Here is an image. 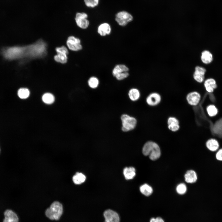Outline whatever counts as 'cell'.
I'll return each mask as SVG.
<instances>
[{"label":"cell","mask_w":222,"mask_h":222,"mask_svg":"<svg viewBox=\"0 0 222 222\" xmlns=\"http://www.w3.org/2000/svg\"><path fill=\"white\" fill-rule=\"evenodd\" d=\"M29 49L28 46L10 48L5 51V56L10 59L21 58L24 56L29 58Z\"/></svg>","instance_id":"cell-1"},{"label":"cell","mask_w":222,"mask_h":222,"mask_svg":"<svg viewBox=\"0 0 222 222\" xmlns=\"http://www.w3.org/2000/svg\"><path fill=\"white\" fill-rule=\"evenodd\" d=\"M142 153L145 156H149L152 160L158 159L161 154L160 150L158 144L154 142L149 141L146 142L142 148Z\"/></svg>","instance_id":"cell-2"},{"label":"cell","mask_w":222,"mask_h":222,"mask_svg":"<svg viewBox=\"0 0 222 222\" xmlns=\"http://www.w3.org/2000/svg\"><path fill=\"white\" fill-rule=\"evenodd\" d=\"M63 212V205L60 202L55 201L52 203L49 208L45 212L46 216L50 219L58 220Z\"/></svg>","instance_id":"cell-3"},{"label":"cell","mask_w":222,"mask_h":222,"mask_svg":"<svg viewBox=\"0 0 222 222\" xmlns=\"http://www.w3.org/2000/svg\"><path fill=\"white\" fill-rule=\"evenodd\" d=\"M122 122L121 130L125 132L134 130L137 124V120L134 117L127 114H123L121 117Z\"/></svg>","instance_id":"cell-4"},{"label":"cell","mask_w":222,"mask_h":222,"mask_svg":"<svg viewBox=\"0 0 222 222\" xmlns=\"http://www.w3.org/2000/svg\"><path fill=\"white\" fill-rule=\"evenodd\" d=\"M133 19V16L127 11L122 10L117 12L115 15V20L118 24L122 27L126 26Z\"/></svg>","instance_id":"cell-5"},{"label":"cell","mask_w":222,"mask_h":222,"mask_svg":"<svg viewBox=\"0 0 222 222\" xmlns=\"http://www.w3.org/2000/svg\"><path fill=\"white\" fill-rule=\"evenodd\" d=\"M186 99L189 105L195 107L198 106L202 100V96L198 91H193L187 94Z\"/></svg>","instance_id":"cell-6"},{"label":"cell","mask_w":222,"mask_h":222,"mask_svg":"<svg viewBox=\"0 0 222 222\" xmlns=\"http://www.w3.org/2000/svg\"><path fill=\"white\" fill-rule=\"evenodd\" d=\"M88 18V15L85 13H77L76 15L75 20L78 26L82 29L87 28L89 25V22L87 19Z\"/></svg>","instance_id":"cell-7"},{"label":"cell","mask_w":222,"mask_h":222,"mask_svg":"<svg viewBox=\"0 0 222 222\" xmlns=\"http://www.w3.org/2000/svg\"><path fill=\"white\" fill-rule=\"evenodd\" d=\"M56 50L57 54L54 57L55 60L62 64L66 63L68 59L67 55L68 53L67 48L64 46H62L57 47Z\"/></svg>","instance_id":"cell-8"},{"label":"cell","mask_w":222,"mask_h":222,"mask_svg":"<svg viewBox=\"0 0 222 222\" xmlns=\"http://www.w3.org/2000/svg\"><path fill=\"white\" fill-rule=\"evenodd\" d=\"M146 102L149 106L152 107L158 105L162 101V97L158 93L153 92L150 93L146 98Z\"/></svg>","instance_id":"cell-9"},{"label":"cell","mask_w":222,"mask_h":222,"mask_svg":"<svg viewBox=\"0 0 222 222\" xmlns=\"http://www.w3.org/2000/svg\"><path fill=\"white\" fill-rule=\"evenodd\" d=\"M206 70L204 67L196 66L193 75V78L197 82L199 83H203L205 80V75Z\"/></svg>","instance_id":"cell-10"},{"label":"cell","mask_w":222,"mask_h":222,"mask_svg":"<svg viewBox=\"0 0 222 222\" xmlns=\"http://www.w3.org/2000/svg\"><path fill=\"white\" fill-rule=\"evenodd\" d=\"M80 39L74 36L68 37L67 41V45L71 50L77 51L82 49V47Z\"/></svg>","instance_id":"cell-11"},{"label":"cell","mask_w":222,"mask_h":222,"mask_svg":"<svg viewBox=\"0 0 222 222\" xmlns=\"http://www.w3.org/2000/svg\"><path fill=\"white\" fill-rule=\"evenodd\" d=\"M203 83L205 91L208 93H213L217 87L216 80L212 77H209L205 79Z\"/></svg>","instance_id":"cell-12"},{"label":"cell","mask_w":222,"mask_h":222,"mask_svg":"<svg viewBox=\"0 0 222 222\" xmlns=\"http://www.w3.org/2000/svg\"><path fill=\"white\" fill-rule=\"evenodd\" d=\"M168 129L172 132H176L180 128V122L178 119L174 116H170L167 120Z\"/></svg>","instance_id":"cell-13"},{"label":"cell","mask_w":222,"mask_h":222,"mask_svg":"<svg viewBox=\"0 0 222 222\" xmlns=\"http://www.w3.org/2000/svg\"><path fill=\"white\" fill-rule=\"evenodd\" d=\"M105 218V222H120V218L118 214L110 209L105 211L104 213Z\"/></svg>","instance_id":"cell-14"},{"label":"cell","mask_w":222,"mask_h":222,"mask_svg":"<svg viewBox=\"0 0 222 222\" xmlns=\"http://www.w3.org/2000/svg\"><path fill=\"white\" fill-rule=\"evenodd\" d=\"M98 33L102 36L109 35L111 31V26L108 23H104L100 24L97 28Z\"/></svg>","instance_id":"cell-15"},{"label":"cell","mask_w":222,"mask_h":222,"mask_svg":"<svg viewBox=\"0 0 222 222\" xmlns=\"http://www.w3.org/2000/svg\"><path fill=\"white\" fill-rule=\"evenodd\" d=\"M205 145L208 150L212 152L217 150L220 147L219 141L216 139L212 138L207 140L206 142Z\"/></svg>","instance_id":"cell-16"},{"label":"cell","mask_w":222,"mask_h":222,"mask_svg":"<svg viewBox=\"0 0 222 222\" xmlns=\"http://www.w3.org/2000/svg\"><path fill=\"white\" fill-rule=\"evenodd\" d=\"M200 59L201 61L204 64H208L212 62L213 57L212 54L210 51L204 50L201 53Z\"/></svg>","instance_id":"cell-17"},{"label":"cell","mask_w":222,"mask_h":222,"mask_svg":"<svg viewBox=\"0 0 222 222\" xmlns=\"http://www.w3.org/2000/svg\"><path fill=\"white\" fill-rule=\"evenodd\" d=\"M5 218L8 222H19V219L17 214L13 211L7 209L4 212Z\"/></svg>","instance_id":"cell-18"},{"label":"cell","mask_w":222,"mask_h":222,"mask_svg":"<svg viewBox=\"0 0 222 222\" xmlns=\"http://www.w3.org/2000/svg\"><path fill=\"white\" fill-rule=\"evenodd\" d=\"M185 181L187 183H193L197 180V177L196 172L193 170L188 171L185 175Z\"/></svg>","instance_id":"cell-19"},{"label":"cell","mask_w":222,"mask_h":222,"mask_svg":"<svg viewBox=\"0 0 222 222\" xmlns=\"http://www.w3.org/2000/svg\"><path fill=\"white\" fill-rule=\"evenodd\" d=\"M129 68L125 65L118 64L116 65L113 68L112 74L113 76L125 72H128Z\"/></svg>","instance_id":"cell-20"},{"label":"cell","mask_w":222,"mask_h":222,"mask_svg":"<svg viewBox=\"0 0 222 222\" xmlns=\"http://www.w3.org/2000/svg\"><path fill=\"white\" fill-rule=\"evenodd\" d=\"M206 112L210 117H213L216 116L218 114V110L215 105L210 104L208 105L206 108Z\"/></svg>","instance_id":"cell-21"},{"label":"cell","mask_w":222,"mask_h":222,"mask_svg":"<svg viewBox=\"0 0 222 222\" xmlns=\"http://www.w3.org/2000/svg\"><path fill=\"white\" fill-rule=\"evenodd\" d=\"M123 174L126 179H132L135 175V169L133 167H125L124 169Z\"/></svg>","instance_id":"cell-22"},{"label":"cell","mask_w":222,"mask_h":222,"mask_svg":"<svg viewBox=\"0 0 222 222\" xmlns=\"http://www.w3.org/2000/svg\"><path fill=\"white\" fill-rule=\"evenodd\" d=\"M140 92L136 88H132L129 92L128 96L130 99L133 101L138 100L140 97Z\"/></svg>","instance_id":"cell-23"},{"label":"cell","mask_w":222,"mask_h":222,"mask_svg":"<svg viewBox=\"0 0 222 222\" xmlns=\"http://www.w3.org/2000/svg\"><path fill=\"white\" fill-rule=\"evenodd\" d=\"M86 178L85 175L81 173L77 172L72 177L73 183L76 184H80L85 180Z\"/></svg>","instance_id":"cell-24"},{"label":"cell","mask_w":222,"mask_h":222,"mask_svg":"<svg viewBox=\"0 0 222 222\" xmlns=\"http://www.w3.org/2000/svg\"><path fill=\"white\" fill-rule=\"evenodd\" d=\"M55 98L54 96L50 93H46L44 94L42 97L43 102L47 104H52L55 101Z\"/></svg>","instance_id":"cell-25"},{"label":"cell","mask_w":222,"mask_h":222,"mask_svg":"<svg viewBox=\"0 0 222 222\" xmlns=\"http://www.w3.org/2000/svg\"><path fill=\"white\" fill-rule=\"evenodd\" d=\"M140 190L142 193L146 196L151 195L153 191L152 188L146 184H144L141 186Z\"/></svg>","instance_id":"cell-26"},{"label":"cell","mask_w":222,"mask_h":222,"mask_svg":"<svg viewBox=\"0 0 222 222\" xmlns=\"http://www.w3.org/2000/svg\"><path fill=\"white\" fill-rule=\"evenodd\" d=\"M30 94V91L27 88H21L18 90L17 92L18 96L21 99L27 98L29 96Z\"/></svg>","instance_id":"cell-27"},{"label":"cell","mask_w":222,"mask_h":222,"mask_svg":"<svg viewBox=\"0 0 222 222\" xmlns=\"http://www.w3.org/2000/svg\"><path fill=\"white\" fill-rule=\"evenodd\" d=\"M88 84L90 87L92 88H95L98 86L99 80L96 77L92 76L88 79Z\"/></svg>","instance_id":"cell-28"},{"label":"cell","mask_w":222,"mask_h":222,"mask_svg":"<svg viewBox=\"0 0 222 222\" xmlns=\"http://www.w3.org/2000/svg\"><path fill=\"white\" fill-rule=\"evenodd\" d=\"M100 0H84L85 5L88 7L94 8L97 6Z\"/></svg>","instance_id":"cell-29"},{"label":"cell","mask_w":222,"mask_h":222,"mask_svg":"<svg viewBox=\"0 0 222 222\" xmlns=\"http://www.w3.org/2000/svg\"><path fill=\"white\" fill-rule=\"evenodd\" d=\"M176 190L179 194L183 195L185 194L186 191L187 187L185 184L181 183L177 186Z\"/></svg>","instance_id":"cell-30"},{"label":"cell","mask_w":222,"mask_h":222,"mask_svg":"<svg viewBox=\"0 0 222 222\" xmlns=\"http://www.w3.org/2000/svg\"><path fill=\"white\" fill-rule=\"evenodd\" d=\"M129 75L128 72H125L116 75L115 77L117 80H121L127 78Z\"/></svg>","instance_id":"cell-31"},{"label":"cell","mask_w":222,"mask_h":222,"mask_svg":"<svg viewBox=\"0 0 222 222\" xmlns=\"http://www.w3.org/2000/svg\"><path fill=\"white\" fill-rule=\"evenodd\" d=\"M216 157L217 160L222 161V148L218 150L216 154Z\"/></svg>","instance_id":"cell-32"},{"label":"cell","mask_w":222,"mask_h":222,"mask_svg":"<svg viewBox=\"0 0 222 222\" xmlns=\"http://www.w3.org/2000/svg\"><path fill=\"white\" fill-rule=\"evenodd\" d=\"M150 222H164V221L162 218L158 217L151 218L150 220Z\"/></svg>","instance_id":"cell-33"},{"label":"cell","mask_w":222,"mask_h":222,"mask_svg":"<svg viewBox=\"0 0 222 222\" xmlns=\"http://www.w3.org/2000/svg\"><path fill=\"white\" fill-rule=\"evenodd\" d=\"M3 222H8L7 221V220L6 218H5L3 220Z\"/></svg>","instance_id":"cell-34"},{"label":"cell","mask_w":222,"mask_h":222,"mask_svg":"<svg viewBox=\"0 0 222 222\" xmlns=\"http://www.w3.org/2000/svg\"><path fill=\"white\" fill-rule=\"evenodd\" d=\"M0 151H1V150H0Z\"/></svg>","instance_id":"cell-35"}]
</instances>
